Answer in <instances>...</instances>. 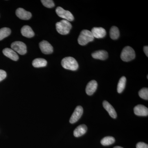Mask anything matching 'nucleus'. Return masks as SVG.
<instances>
[{
    "instance_id": "17",
    "label": "nucleus",
    "mask_w": 148,
    "mask_h": 148,
    "mask_svg": "<svg viewBox=\"0 0 148 148\" xmlns=\"http://www.w3.org/2000/svg\"><path fill=\"white\" fill-rule=\"evenodd\" d=\"M87 130V127L84 124L80 125L77 127L74 131V135L75 137H79L84 135Z\"/></svg>"
},
{
    "instance_id": "6",
    "label": "nucleus",
    "mask_w": 148,
    "mask_h": 148,
    "mask_svg": "<svg viewBox=\"0 0 148 148\" xmlns=\"http://www.w3.org/2000/svg\"><path fill=\"white\" fill-rule=\"evenodd\" d=\"M56 12L59 17L64 18L69 21H73L74 17L73 14L70 11L65 10L61 7H58L56 10Z\"/></svg>"
},
{
    "instance_id": "9",
    "label": "nucleus",
    "mask_w": 148,
    "mask_h": 148,
    "mask_svg": "<svg viewBox=\"0 0 148 148\" xmlns=\"http://www.w3.org/2000/svg\"><path fill=\"white\" fill-rule=\"evenodd\" d=\"M16 16L22 20H29L32 16V14L22 8H18L16 11Z\"/></svg>"
},
{
    "instance_id": "15",
    "label": "nucleus",
    "mask_w": 148,
    "mask_h": 148,
    "mask_svg": "<svg viewBox=\"0 0 148 148\" xmlns=\"http://www.w3.org/2000/svg\"><path fill=\"white\" fill-rule=\"evenodd\" d=\"M92 56L95 59L105 60L108 58V54L106 51L99 50L93 52L92 54Z\"/></svg>"
},
{
    "instance_id": "11",
    "label": "nucleus",
    "mask_w": 148,
    "mask_h": 148,
    "mask_svg": "<svg viewBox=\"0 0 148 148\" xmlns=\"http://www.w3.org/2000/svg\"><path fill=\"white\" fill-rule=\"evenodd\" d=\"M135 114L139 116H147L148 109L145 106L142 105H138L134 108Z\"/></svg>"
},
{
    "instance_id": "25",
    "label": "nucleus",
    "mask_w": 148,
    "mask_h": 148,
    "mask_svg": "<svg viewBox=\"0 0 148 148\" xmlns=\"http://www.w3.org/2000/svg\"><path fill=\"white\" fill-rule=\"evenodd\" d=\"M136 148H148V145L146 143L140 142L136 145Z\"/></svg>"
},
{
    "instance_id": "21",
    "label": "nucleus",
    "mask_w": 148,
    "mask_h": 148,
    "mask_svg": "<svg viewBox=\"0 0 148 148\" xmlns=\"http://www.w3.org/2000/svg\"><path fill=\"white\" fill-rule=\"evenodd\" d=\"M115 140L113 137L108 136L103 138L101 141V143L103 145L108 146L112 145L114 143Z\"/></svg>"
},
{
    "instance_id": "14",
    "label": "nucleus",
    "mask_w": 148,
    "mask_h": 148,
    "mask_svg": "<svg viewBox=\"0 0 148 148\" xmlns=\"http://www.w3.org/2000/svg\"><path fill=\"white\" fill-rule=\"evenodd\" d=\"M103 106L108 112L109 115L112 118L116 119L117 117V114L113 107L108 101H105L103 102Z\"/></svg>"
},
{
    "instance_id": "16",
    "label": "nucleus",
    "mask_w": 148,
    "mask_h": 148,
    "mask_svg": "<svg viewBox=\"0 0 148 148\" xmlns=\"http://www.w3.org/2000/svg\"><path fill=\"white\" fill-rule=\"evenodd\" d=\"M21 32L22 36L27 38H31L34 36V33L32 28L27 25H25L21 28Z\"/></svg>"
},
{
    "instance_id": "1",
    "label": "nucleus",
    "mask_w": 148,
    "mask_h": 148,
    "mask_svg": "<svg viewBox=\"0 0 148 148\" xmlns=\"http://www.w3.org/2000/svg\"><path fill=\"white\" fill-rule=\"evenodd\" d=\"M56 26L57 32L61 35L68 34L72 28V25L70 21L65 19L57 22Z\"/></svg>"
},
{
    "instance_id": "5",
    "label": "nucleus",
    "mask_w": 148,
    "mask_h": 148,
    "mask_svg": "<svg viewBox=\"0 0 148 148\" xmlns=\"http://www.w3.org/2000/svg\"><path fill=\"white\" fill-rule=\"evenodd\" d=\"M12 49L21 55H24L27 52V46L21 41H15L11 45Z\"/></svg>"
},
{
    "instance_id": "18",
    "label": "nucleus",
    "mask_w": 148,
    "mask_h": 148,
    "mask_svg": "<svg viewBox=\"0 0 148 148\" xmlns=\"http://www.w3.org/2000/svg\"><path fill=\"white\" fill-rule=\"evenodd\" d=\"M32 65L35 68L45 67L47 65V61L42 58H37L32 62Z\"/></svg>"
},
{
    "instance_id": "27",
    "label": "nucleus",
    "mask_w": 148,
    "mask_h": 148,
    "mask_svg": "<svg viewBox=\"0 0 148 148\" xmlns=\"http://www.w3.org/2000/svg\"><path fill=\"white\" fill-rule=\"evenodd\" d=\"M144 51L146 55L148 56V46H146L144 47Z\"/></svg>"
},
{
    "instance_id": "28",
    "label": "nucleus",
    "mask_w": 148,
    "mask_h": 148,
    "mask_svg": "<svg viewBox=\"0 0 148 148\" xmlns=\"http://www.w3.org/2000/svg\"><path fill=\"white\" fill-rule=\"evenodd\" d=\"M114 148H123L122 147H119V146H116V147H115Z\"/></svg>"
},
{
    "instance_id": "29",
    "label": "nucleus",
    "mask_w": 148,
    "mask_h": 148,
    "mask_svg": "<svg viewBox=\"0 0 148 148\" xmlns=\"http://www.w3.org/2000/svg\"><path fill=\"white\" fill-rule=\"evenodd\" d=\"M147 79H148V75H147Z\"/></svg>"
},
{
    "instance_id": "10",
    "label": "nucleus",
    "mask_w": 148,
    "mask_h": 148,
    "mask_svg": "<svg viewBox=\"0 0 148 148\" xmlns=\"http://www.w3.org/2000/svg\"><path fill=\"white\" fill-rule=\"evenodd\" d=\"M94 38H102L106 36V30L102 27H94L91 31Z\"/></svg>"
},
{
    "instance_id": "2",
    "label": "nucleus",
    "mask_w": 148,
    "mask_h": 148,
    "mask_svg": "<svg viewBox=\"0 0 148 148\" xmlns=\"http://www.w3.org/2000/svg\"><path fill=\"white\" fill-rule=\"evenodd\" d=\"M61 65L64 69L71 71H76L79 65L75 59L72 57H65L61 61Z\"/></svg>"
},
{
    "instance_id": "3",
    "label": "nucleus",
    "mask_w": 148,
    "mask_h": 148,
    "mask_svg": "<svg viewBox=\"0 0 148 148\" xmlns=\"http://www.w3.org/2000/svg\"><path fill=\"white\" fill-rule=\"evenodd\" d=\"M94 37L89 30H84L82 31L78 38V42L81 45H85L88 42L94 40Z\"/></svg>"
},
{
    "instance_id": "12",
    "label": "nucleus",
    "mask_w": 148,
    "mask_h": 148,
    "mask_svg": "<svg viewBox=\"0 0 148 148\" xmlns=\"http://www.w3.org/2000/svg\"><path fill=\"white\" fill-rule=\"evenodd\" d=\"M3 53L4 55L13 61H16L18 60V55L16 52L12 49L6 48L3 50Z\"/></svg>"
},
{
    "instance_id": "23",
    "label": "nucleus",
    "mask_w": 148,
    "mask_h": 148,
    "mask_svg": "<svg viewBox=\"0 0 148 148\" xmlns=\"http://www.w3.org/2000/svg\"><path fill=\"white\" fill-rule=\"evenodd\" d=\"M139 95L140 98L145 100H148V88H143L139 91Z\"/></svg>"
},
{
    "instance_id": "20",
    "label": "nucleus",
    "mask_w": 148,
    "mask_h": 148,
    "mask_svg": "<svg viewBox=\"0 0 148 148\" xmlns=\"http://www.w3.org/2000/svg\"><path fill=\"white\" fill-rule=\"evenodd\" d=\"M126 79L125 77L123 76L121 78L117 86V92L120 93L123 91L126 84Z\"/></svg>"
},
{
    "instance_id": "26",
    "label": "nucleus",
    "mask_w": 148,
    "mask_h": 148,
    "mask_svg": "<svg viewBox=\"0 0 148 148\" xmlns=\"http://www.w3.org/2000/svg\"><path fill=\"white\" fill-rule=\"evenodd\" d=\"M7 74L5 71L2 70H0V82L5 79L6 77Z\"/></svg>"
},
{
    "instance_id": "22",
    "label": "nucleus",
    "mask_w": 148,
    "mask_h": 148,
    "mask_svg": "<svg viewBox=\"0 0 148 148\" xmlns=\"http://www.w3.org/2000/svg\"><path fill=\"white\" fill-rule=\"evenodd\" d=\"M11 32L10 29L8 28L4 27L0 29V40L8 36L10 34Z\"/></svg>"
},
{
    "instance_id": "8",
    "label": "nucleus",
    "mask_w": 148,
    "mask_h": 148,
    "mask_svg": "<svg viewBox=\"0 0 148 148\" xmlns=\"http://www.w3.org/2000/svg\"><path fill=\"white\" fill-rule=\"evenodd\" d=\"M40 49L43 53L49 54L53 52V47L49 42L45 40H43L39 44Z\"/></svg>"
},
{
    "instance_id": "4",
    "label": "nucleus",
    "mask_w": 148,
    "mask_h": 148,
    "mask_svg": "<svg viewBox=\"0 0 148 148\" xmlns=\"http://www.w3.org/2000/svg\"><path fill=\"white\" fill-rule=\"evenodd\" d=\"M135 57V51L130 46L125 47L122 51L121 58L123 61L128 62L133 60Z\"/></svg>"
},
{
    "instance_id": "13",
    "label": "nucleus",
    "mask_w": 148,
    "mask_h": 148,
    "mask_svg": "<svg viewBox=\"0 0 148 148\" xmlns=\"http://www.w3.org/2000/svg\"><path fill=\"white\" fill-rule=\"evenodd\" d=\"M98 87V83L95 80H92L88 82L86 88V92L87 95H92L95 92Z\"/></svg>"
},
{
    "instance_id": "7",
    "label": "nucleus",
    "mask_w": 148,
    "mask_h": 148,
    "mask_svg": "<svg viewBox=\"0 0 148 148\" xmlns=\"http://www.w3.org/2000/svg\"><path fill=\"white\" fill-rule=\"evenodd\" d=\"M83 113V109L81 106L76 107L73 114L70 119V122L71 123H74L76 122L80 118Z\"/></svg>"
},
{
    "instance_id": "24",
    "label": "nucleus",
    "mask_w": 148,
    "mask_h": 148,
    "mask_svg": "<svg viewBox=\"0 0 148 148\" xmlns=\"http://www.w3.org/2000/svg\"><path fill=\"white\" fill-rule=\"evenodd\" d=\"M43 5L47 8H52L54 6V3L52 0H42Z\"/></svg>"
},
{
    "instance_id": "19",
    "label": "nucleus",
    "mask_w": 148,
    "mask_h": 148,
    "mask_svg": "<svg viewBox=\"0 0 148 148\" xmlns=\"http://www.w3.org/2000/svg\"><path fill=\"white\" fill-rule=\"evenodd\" d=\"M110 37L113 40H116L119 38L120 32L119 29L115 26L112 27L110 30Z\"/></svg>"
}]
</instances>
